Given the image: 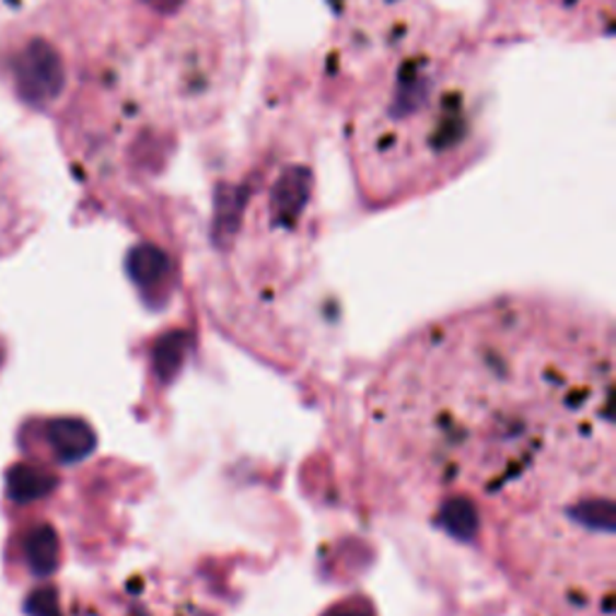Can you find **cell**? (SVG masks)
Wrapping results in <instances>:
<instances>
[{"mask_svg":"<svg viewBox=\"0 0 616 616\" xmlns=\"http://www.w3.org/2000/svg\"><path fill=\"white\" fill-rule=\"evenodd\" d=\"M385 503L497 563L542 616H612L614 337L549 299H497L427 325L367 395Z\"/></svg>","mask_w":616,"mask_h":616,"instance_id":"6da1fadb","label":"cell"},{"mask_svg":"<svg viewBox=\"0 0 616 616\" xmlns=\"http://www.w3.org/2000/svg\"><path fill=\"white\" fill-rule=\"evenodd\" d=\"M342 132L359 188L388 205L445 184L479 148L461 30L429 0H337Z\"/></svg>","mask_w":616,"mask_h":616,"instance_id":"7a4b0ae2","label":"cell"},{"mask_svg":"<svg viewBox=\"0 0 616 616\" xmlns=\"http://www.w3.org/2000/svg\"><path fill=\"white\" fill-rule=\"evenodd\" d=\"M609 15V0H497V22L515 24L518 30H542L549 34L593 32Z\"/></svg>","mask_w":616,"mask_h":616,"instance_id":"3957f363","label":"cell"},{"mask_svg":"<svg viewBox=\"0 0 616 616\" xmlns=\"http://www.w3.org/2000/svg\"><path fill=\"white\" fill-rule=\"evenodd\" d=\"M46 439L60 461L66 463H75L94 449L92 431L80 419H54L46 427Z\"/></svg>","mask_w":616,"mask_h":616,"instance_id":"277c9868","label":"cell"},{"mask_svg":"<svg viewBox=\"0 0 616 616\" xmlns=\"http://www.w3.org/2000/svg\"><path fill=\"white\" fill-rule=\"evenodd\" d=\"M56 487V477L44 473V469L27 465V463H18L10 467V473L5 477V491L8 499L15 503H32L39 501L48 493L54 491Z\"/></svg>","mask_w":616,"mask_h":616,"instance_id":"5b68a950","label":"cell"},{"mask_svg":"<svg viewBox=\"0 0 616 616\" xmlns=\"http://www.w3.org/2000/svg\"><path fill=\"white\" fill-rule=\"evenodd\" d=\"M24 554H27L30 569L36 576L54 573L58 569V557H60V545L54 527L39 525L30 530L27 539H24Z\"/></svg>","mask_w":616,"mask_h":616,"instance_id":"8992f818","label":"cell"},{"mask_svg":"<svg viewBox=\"0 0 616 616\" xmlns=\"http://www.w3.org/2000/svg\"><path fill=\"white\" fill-rule=\"evenodd\" d=\"M27 614L30 616H60L58 597L51 588L34 590L27 600Z\"/></svg>","mask_w":616,"mask_h":616,"instance_id":"52a82bcc","label":"cell"},{"mask_svg":"<svg viewBox=\"0 0 616 616\" xmlns=\"http://www.w3.org/2000/svg\"><path fill=\"white\" fill-rule=\"evenodd\" d=\"M0 359H3V349H0Z\"/></svg>","mask_w":616,"mask_h":616,"instance_id":"ba28073f","label":"cell"}]
</instances>
